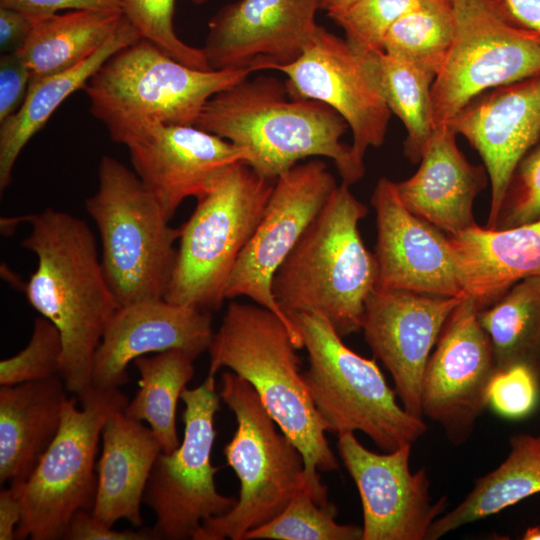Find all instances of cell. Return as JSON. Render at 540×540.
<instances>
[{
    "label": "cell",
    "mask_w": 540,
    "mask_h": 540,
    "mask_svg": "<svg viewBox=\"0 0 540 540\" xmlns=\"http://www.w3.org/2000/svg\"><path fill=\"white\" fill-rule=\"evenodd\" d=\"M24 218L32 230L21 246L38 261L25 286L26 298L58 328L63 341L60 376L67 391L79 395L91 385L94 354L120 305L85 221L53 208Z\"/></svg>",
    "instance_id": "cell-1"
},
{
    "label": "cell",
    "mask_w": 540,
    "mask_h": 540,
    "mask_svg": "<svg viewBox=\"0 0 540 540\" xmlns=\"http://www.w3.org/2000/svg\"><path fill=\"white\" fill-rule=\"evenodd\" d=\"M195 126L244 151L245 162L269 179L309 157L331 159L350 186L365 174L364 161L341 141L346 121L322 102L291 98L273 76L248 77L215 94Z\"/></svg>",
    "instance_id": "cell-2"
},
{
    "label": "cell",
    "mask_w": 540,
    "mask_h": 540,
    "mask_svg": "<svg viewBox=\"0 0 540 540\" xmlns=\"http://www.w3.org/2000/svg\"><path fill=\"white\" fill-rule=\"evenodd\" d=\"M298 346L286 324L258 304L231 302L208 348V375L224 367L257 392L280 430L302 453L316 501L330 503L318 474L339 467L300 370Z\"/></svg>",
    "instance_id": "cell-3"
},
{
    "label": "cell",
    "mask_w": 540,
    "mask_h": 540,
    "mask_svg": "<svg viewBox=\"0 0 540 540\" xmlns=\"http://www.w3.org/2000/svg\"><path fill=\"white\" fill-rule=\"evenodd\" d=\"M368 208L341 182L278 268L272 292L282 311L319 313L343 338L362 328L377 264L359 222Z\"/></svg>",
    "instance_id": "cell-4"
},
{
    "label": "cell",
    "mask_w": 540,
    "mask_h": 540,
    "mask_svg": "<svg viewBox=\"0 0 540 540\" xmlns=\"http://www.w3.org/2000/svg\"><path fill=\"white\" fill-rule=\"evenodd\" d=\"M251 73L193 68L140 38L112 54L83 90L112 141L126 145L158 125H195L211 97Z\"/></svg>",
    "instance_id": "cell-5"
},
{
    "label": "cell",
    "mask_w": 540,
    "mask_h": 540,
    "mask_svg": "<svg viewBox=\"0 0 540 540\" xmlns=\"http://www.w3.org/2000/svg\"><path fill=\"white\" fill-rule=\"evenodd\" d=\"M288 317L308 353L309 367L302 375L327 432H362L385 452L412 445L426 432L423 418L398 404L375 359L347 347L323 315Z\"/></svg>",
    "instance_id": "cell-6"
},
{
    "label": "cell",
    "mask_w": 540,
    "mask_h": 540,
    "mask_svg": "<svg viewBox=\"0 0 540 540\" xmlns=\"http://www.w3.org/2000/svg\"><path fill=\"white\" fill-rule=\"evenodd\" d=\"M98 187L85 201L101 240L102 266L120 306L162 299L176 260L181 228L169 225L160 204L134 170L106 155Z\"/></svg>",
    "instance_id": "cell-7"
},
{
    "label": "cell",
    "mask_w": 540,
    "mask_h": 540,
    "mask_svg": "<svg viewBox=\"0 0 540 540\" xmlns=\"http://www.w3.org/2000/svg\"><path fill=\"white\" fill-rule=\"evenodd\" d=\"M219 395L237 422L223 452L240 481L239 498L227 513L205 520L193 540H243L246 532L279 515L299 492L308 490L314 497L302 453L277 429L251 384L224 371Z\"/></svg>",
    "instance_id": "cell-8"
},
{
    "label": "cell",
    "mask_w": 540,
    "mask_h": 540,
    "mask_svg": "<svg viewBox=\"0 0 540 540\" xmlns=\"http://www.w3.org/2000/svg\"><path fill=\"white\" fill-rule=\"evenodd\" d=\"M274 184L240 161L197 200L180 227L165 300L208 312L222 306L228 279L263 216Z\"/></svg>",
    "instance_id": "cell-9"
},
{
    "label": "cell",
    "mask_w": 540,
    "mask_h": 540,
    "mask_svg": "<svg viewBox=\"0 0 540 540\" xmlns=\"http://www.w3.org/2000/svg\"><path fill=\"white\" fill-rule=\"evenodd\" d=\"M63 404L59 429L30 476L17 486L23 518L16 539H63L72 516L92 511L97 475L95 457L102 428L111 414L123 411L127 396L119 388L86 387ZM10 485V484H9Z\"/></svg>",
    "instance_id": "cell-10"
},
{
    "label": "cell",
    "mask_w": 540,
    "mask_h": 540,
    "mask_svg": "<svg viewBox=\"0 0 540 540\" xmlns=\"http://www.w3.org/2000/svg\"><path fill=\"white\" fill-rule=\"evenodd\" d=\"M180 399L185 404L183 440L174 451L159 454L143 497L155 514L156 540L193 539L205 520L227 513L237 502L215 485L219 467L212 465L211 453L221 400L215 376L185 389Z\"/></svg>",
    "instance_id": "cell-11"
},
{
    "label": "cell",
    "mask_w": 540,
    "mask_h": 540,
    "mask_svg": "<svg viewBox=\"0 0 540 540\" xmlns=\"http://www.w3.org/2000/svg\"><path fill=\"white\" fill-rule=\"evenodd\" d=\"M456 21L431 89L434 128L449 123L480 94L540 74V34L518 23L504 0H487Z\"/></svg>",
    "instance_id": "cell-12"
},
{
    "label": "cell",
    "mask_w": 540,
    "mask_h": 540,
    "mask_svg": "<svg viewBox=\"0 0 540 540\" xmlns=\"http://www.w3.org/2000/svg\"><path fill=\"white\" fill-rule=\"evenodd\" d=\"M337 186L321 159L298 163L275 180L263 216L228 279L226 299L247 297L274 312L299 349L301 337L276 302L272 282L278 268Z\"/></svg>",
    "instance_id": "cell-13"
},
{
    "label": "cell",
    "mask_w": 540,
    "mask_h": 540,
    "mask_svg": "<svg viewBox=\"0 0 540 540\" xmlns=\"http://www.w3.org/2000/svg\"><path fill=\"white\" fill-rule=\"evenodd\" d=\"M273 70L287 77L291 98L322 102L346 121L357 159L363 161L370 147L384 143L392 113L378 83L373 53L358 52L345 38L318 25L302 54Z\"/></svg>",
    "instance_id": "cell-14"
},
{
    "label": "cell",
    "mask_w": 540,
    "mask_h": 540,
    "mask_svg": "<svg viewBox=\"0 0 540 540\" xmlns=\"http://www.w3.org/2000/svg\"><path fill=\"white\" fill-rule=\"evenodd\" d=\"M478 311L470 297L462 298L441 331L422 380V416L438 423L454 445L473 433L488 406V386L496 371Z\"/></svg>",
    "instance_id": "cell-15"
},
{
    "label": "cell",
    "mask_w": 540,
    "mask_h": 540,
    "mask_svg": "<svg viewBox=\"0 0 540 540\" xmlns=\"http://www.w3.org/2000/svg\"><path fill=\"white\" fill-rule=\"evenodd\" d=\"M411 446L376 453L354 433L338 435L340 458L362 503L361 540H427L434 521L446 512V496L431 501L426 469L411 471Z\"/></svg>",
    "instance_id": "cell-16"
},
{
    "label": "cell",
    "mask_w": 540,
    "mask_h": 540,
    "mask_svg": "<svg viewBox=\"0 0 540 540\" xmlns=\"http://www.w3.org/2000/svg\"><path fill=\"white\" fill-rule=\"evenodd\" d=\"M463 297L374 289L365 301L364 338L391 374L402 406L414 416L423 418L424 371L447 319Z\"/></svg>",
    "instance_id": "cell-17"
},
{
    "label": "cell",
    "mask_w": 540,
    "mask_h": 540,
    "mask_svg": "<svg viewBox=\"0 0 540 540\" xmlns=\"http://www.w3.org/2000/svg\"><path fill=\"white\" fill-rule=\"evenodd\" d=\"M318 10L315 0H237L210 19L202 50L212 69L273 70L302 54Z\"/></svg>",
    "instance_id": "cell-18"
},
{
    "label": "cell",
    "mask_w": 540,
    "mask_h": 540,
    "mask_svg": "<svg viewBox=\"0 0 540 540\" xmlns=\"http://www.w3.org/2000/svg\"><path fill=\"white\" fill-rule=\"evenodd\" d=\"M371 204L376 213L375 289L403 290L444 297H463L448 236L410 212L395 182L380 178Z\"/></svg>",
    "instance_id": "cell-19"
},
{
    "label": "cell",
    "mask_w": 540,
    "mask_h": 540,
    "mask_svg": "<svg viewBox=\"0 0 540 540\" xmlns=\"http://www.w3.org/2000/svg\"><path fill=\"white\" fill-rule=\"evenodd\" d=\"M134 172L170 220L182 202L212 191L246 154L195 125H158L126 144Z\"/></svg>",
    "instance_id": "cell-20"
},
{
    "label": "cell",
    "mask_w": 540,
    "mask_h": 540,
    "mask_svg": "<svg viewBox=\"0 0 540 540\" xmlns=\"http://www.w3.org/2000/svg\"><path fill=\"white\" fill-rule=\"evenodd\" d=\"M449 124L483 160L491 183L486 228L495 229L510 179L540 138V74L480 94Z\"/></svg>",
    "instance_id": "cell-21"
},
{
    "label": "cell",
    "mask_w": 540,
    "mask_h": 540,
    "mask_svg": "<svg viewBox=\"0 0 540 540\" xmlns=\"http://www.w3.org/2000/svg\"><path fill=\"white\" fill-rule=\"evenodd\" d=\"M213 335L208 311L164 298L120 306L94 354L91 385L120 388L129 381L128 365L150 353L178 349L196 359L208 350Z\"/></svg>",
    "instance_id": "cell-22"
},
{
    "label": "cell",
    "mask_w": 540,
    "mask_h": 540,
    "mask_svg": "<svg viewBox=\"0 0 540 540\" xmlns=\"http://www.w3.org/2000/svg\"><path fill=\"white\" fill-rule=\"evenodd\" d=\"M456 136L449 123L435 127L417 171L408 179L395 182L405 207L448 235L477 225L474 200L489 180L484 165H474L466 159Z\"/></svg>",
    "instance_id": "cell-23"
},
{
    "label": "cell",
    "mask_w": 540,
    "mask_h": 540,
    "mask_svg": "<svg viewBox=\"0 0 540 540\" xmlns=\"http://www.w3.org/2000/svg\"><path fill=\"white\" fill-rule=\"evenodd\" d=\"M448 240L464 294L479 310L518 281L540 275V219L506 229L476 225Z\"/></svg>",
    "instance_id": "cell-24"
},
{
    "label": "cell",
    "mask_w": 540,
    "mask_h": 540,
    "mask_svg": "<svg viewBox=\"0 0 540 540\" xmlns=\"http://www.w3.org/2000/svg\"><path fill=\"white\" fill-rule=\"evenodd\" d=\"M97 463L93 515L109 526L121 519L143 524L141 503L154 463L162 452L151 428L117 411L106 420Z\"/></svg>",
    "instance_id": "cell-25"
},
{
    "label": "cell",
    "mask_w": 540,
    "mask_h": 540,
    "mask_svg": "<svg viewBox=\"0 0 540 540\" xmlns=\"http://www.w3.org/2000/svg\"><path fill=\"white\" fill-rule=\"evenodd\" d=\"M66 387L61 377L0 388V482L30 476L60 426Z\"/></svg>",
    "instance_id": "cell-26"
},
{
    "label": "cell",
    "mask_w": 540,
    "mask_h": 540,
    "mask_svg": "<svg viewBox=\"0 0 540 540\" xmlns=\"http://www.w3.org/2000/svg\"><path fill=\"white\" fill-rule=\"evenodd\" d=\"M141 36L124 18L117 31L90 57L67 70L32 77L21 107L0 122V190L12 182L16 160L30 139L41 130L57 108L74 92L83 90L92 75L116 51Z\"/></svg>",
    "instance_id": "cell-27"
},
{
    "label": "cell",
    "mask_w": 540,
    "mask_h": 540,
    "mask_svg": "<svg viewBox=\"0 0 540 540\" xmlns=\"http://www.w3.org/2000/svg\"><path fill=\"white\" fill-rule=\"evenodd\" d=\"M124 18L121 9H84L33 19L32 30L17 53L32 77L61 72L99 50Z\"/></svg>",
    "instance_id": "cell-28"
},
{
    "label": "cell",
    "mask_w": 540,
    "mask_h": 540,
    "mask_svg": "<svg viewBox=\"0 0 540 540\" xmlns=\"http://www.w3.org/2000/svg\"><path fill=\"white\" fill-rule=\"evenodd\" d=\"M540 493V446L536 437L517 433L510 452L491 472L477 478L472 490L454 509L432 524L427 540H436L466 524L482 520Z\"/></svg>",
    "instance_id": "cell-29"
},
{
    "label": "cell",
    "mask_w": 540,
    "mask_h": 540,
    "mask_svg": "<svg viewBox=\"0 0 540 540\" xmlns=\"http://www.w3.org/2000/svg\"><path fill=\"white\" fill-rule=\"evenodd\" d=\"M496 370L525 365L540 378V275L524 278L478 311Z\"/></svg>",
    "instance_id": "cell-30"
},
{
    "label": "cell",
    "mask_w": 540,
    "mask_h": 540,
    "mask_svg": "<svg viewBox=\"0 0 540 540\" xmlns=\"http://www.w3.org/2000/svg\"><path fill=\"white\" fill-rule=\"evenodd\" d=\"M188 353L172 349L153 356H141L133 363L140 375L139 389L128 401L123 413L145 421L157 436L162 452L170 453L180 445L176 428L177 402L194 375Z\"/></svg>",
    "instance_id": "cell-31"
},
{
    "label": "cell",
    "mask_w": 540,
    "mask_h": 540,
    "mask_svg": "<svg viewBox=\"0 0 540 540\" xmlns=\"http://www.w3.org/2000/svg\"><path fill=\"white\" fill-rule=\"evenodd\" d=\"M373 61L384 99L406 129L404 154L419 163L434 130L431 89L436 76L384 51L373 53Z\"/></svg>",
    "instance_id": "cell-32"
},
{
    "label": "cell",
    "mask_w": 540,
    "mask_h": 540,
    "mask_svg": "<svg viewBox=\"0 0 540 540\" xmlns=\"http://www.w3.org/2000/svg\"><path fill=\"white\" fill-rule=\"evenodd\" d=\"M457 21L449 0H422L389 29L383 51L435 76L453 43Z\"/></svg>",
    "instance_id": "cell-33"
},
{
    "label": "cell",
    "mask_w": 540,
    "mask_h": 540,
    "mask_svg": "<svg viewBox=\"0 0 540 540\" xmlns=\"http://www.w3.org/2000/svg\"><path fill=\"white\" fill-rule=\"evenodd\" d=\"M337 514L333 503L321 505L303 490L271 521L246 532L243 540H361L362 527L337 523Z\"/></svg>",
    "instance_id": "cell-34"
},
{
    "label": "cell",
    "mask_w": 540,
    "mask_h": 540,
    "mask_svg": "<svg viewBox=\"0 0 540 540\" xmlns=\"http://www.w3.org/2000/svg\"><path fill=\"white\" fill-rule=\"evenodd\" d=\"M176 0H120L126 19L141 38L155 44L177 61L197 69H212L202 48L182 41L174 29Z\"/></svg>",
    "instance_id": "cell-35"
},
{
    "label": "cell",
    "mask_w": 540,
    "mask_h": 540,
    "mask_svg": "<svg viewBox=\"0 0 540 540\" xmlns=\"http://www.w3.org/2000/svg\"><path fill=\"white\" fill-rule=\"evenodd\" d=\"M422 0H356L343 11L328 17L340 26L345 39L360 53L383 51V42L392 25L417 8Z\"/></svg>",
    "instance_id": "cell-36"
},
{
    "label": "cell",
    "mask_w": 540,
    "mask_h": 540,
    "mask_svg": "<svg viewBox=\"0 0 540 540\" xmlns=\"http://www.w3.org/2000/svg\"><path fill=\"white\" fill-rule=\"evenodd\" d=\"M63 341L58 328L46 317L35 318L31 339L16 355L0 362V384L61 377Z\"/></svg>",
    "instance_id": "cell-37"
},
{
    "label": "cell",
    "mask_w": 540,
    "mask_h": 540,
    "mask_svg": "<svg viewBox=\"0 0 540 540\" xmlns=\"http://www.w3.org/2000/svg\"><path fill=\"white\" fill-rule=\"evenodd\" d=\"M540 219V144L517 165L502 201L495 229Z\"/></svg>",
    "instance_id": "cell-38"
},
{
    "label": "cell",
    "mask_w": 540,
    "mask_h": 540,
    "mask_svg": "<svg viewBox=\"0 0 540 540\" xmlns=\"http://www.w3.org/2000/svg\"><path fill=\"white\" fill-rule=\"evenodd\" d=\"M539 383L538 375L525 365L496 370L488 386V406L507 419L525 418L537 407Z\"/></svg>",
    "instance_id": "cell-39"
},
{
    "label": "cell",
    "mask_w": 540,
    "mask_h": 540,
    "mask_svg": "<svg viewBox=\"0 0 540 540\" xmlns=\"http://www.w3.org/2000/svg\"><path fill=\"white\" fill-rule=\"evenodd\" d=\"M31 72L17 53H5L0 58V122L14 114L24 102Z\"/></svg>",
    "instance_id": "cell-40"
},
{
    "label": "cell",
    "mask_w": 540,
    "mask_h": 540,
    "mask_svg": "<svg viewBox=\"0 0 540 540\" xmlns=\"http://www.w3.org/2000/svg\"><path fill=\"white\" fill-rule=\"evenodd\" d=\"M66 540H155L152 528L118 531L98 520L91 511L79 510L69 521L63 535Z\"/></svg>",
    "instance_id": "cell-41"
},
{
    "label": "cell",
    "mask_w": 540,
    "mask_h": 540,
    "mask_svg": "<svg viewBox=\"0 0 540 540\" xmlns=\"http://www.w3.org/2000/svg\"><path fill=\"white\" fill-rule=\"evenodd\" d=\"M0 6L17 10L37 19L59 11L84 9H121L120 0H0Z\"/></svg>",
    "instance_id": "cell-42"
},
{
    "label": "cell",
    "mask_w": 540,
    "mask_h": 540,
    "mask_svg": "<svg viewBox=\"0 0 540 540\" xmlns=\"http://www.w3.org/2000/svg\"><path fill=\"white\" fill-rule=\"evenodd\" d=\"M33 19L22 12L0 6V50L2 54L17 52L26 42Z\"/></svg>",
    "instance_id": "cell-43"
},
{
    "label": "cell",
    "mask_w": 540,
    "mask_h": 540,
    "mask_svg": "<svg viewBox=\"0 0 540 540\" xmlns=\"http://www.w3.org/2000/svg\"><path fill=\"white\" fill-rule=\"evenodd\" d=\"M23 504L17 486L0 491V540L16 539L17 526L23 518Z\"/></svg>",
    "instance_id": "cell-44"
},
{
    "label": "cell",
    "mask_w": 540,
    "mask_h": 540,
    "mask_svg": "<svg viewBox=\"0 0 540 540\" xmlns=\"http://www.w3.org/2000/svg\"><path fill=\"white\" fill-rule=\"evenodd\" d=\"M514 19L540 34V0H504Z\"/></svg>",
    "instance_id": "cell-45"
},
{
    "label": "cell",
    "mask_w": 540,
    "mask_h": 540,
    "mask_svg": "<svg viewBox=\"0 0 540 540\" xmlns=\"http://www.w3.org/2000/svg\"><path fill=\"white\" fill-rule=\"evenodd\" d=\"M453 6L455 16L461 17L481 8L487 0H449Z\"/></svg>",
    "instance_id": "cell-46"
},
{
    "label": "cell",
    "mask_w": 540,
    "mask_h": 540,
    "mask_svg": "<svg viewBox=\"0 0 540 540\" xmlns=\"http://www.w3.org/2000/svg\"><path fill=\"white\" fill-rule=\"evenodd\" d=\"M319 10L326 11L327 15L343 11L356 0H315Z\"/></svg>",
    "instance_id": "cell-47"
},
{
    "label": "cell",
    "mask_w": 540,
    "mask_h": 540,
    "mask_svg": "<svg viewBox=\"0 0 540 540\" xmlns=\"http://www.w3.org/2000/svg\"><path fill=\"white\" fill-rule=\"evenodd\" d=\"M523 540H540V525L528 527L523 533Z\"/></svg>",
    "instance_id": "cell-48"
},
{
    "label": "cell",
    "mask_w": 540,
    "mask_h": 540,
    "mask_svg": "<svg viewBox=\"0 0 540 540\" xmlns=\"http://www.w3.org/2000/svg\"><path fill=\"white\" fill-rule=\"evenodd\" d=\"M195 5H201L206 3L208 0H191Z\"/></svg>",
    "instance_id": "cell-49"
},
{
    "label": "cell",
    "mask_w": 540,
    "mask_h": 540,
    "mask_svg": "<svg viewBox=\"0 0 540 540\" xmlns=\"http://www.w3.org/2000/svg\"><path fill=\"white\" fill-rule=\"evenodd\" d=\"M535 437H536V441H537V443H538V444H539V446H540V435H539V436H535Z\"/></svg>",
    "instance_id": "cell-50"
}]
</instances>
